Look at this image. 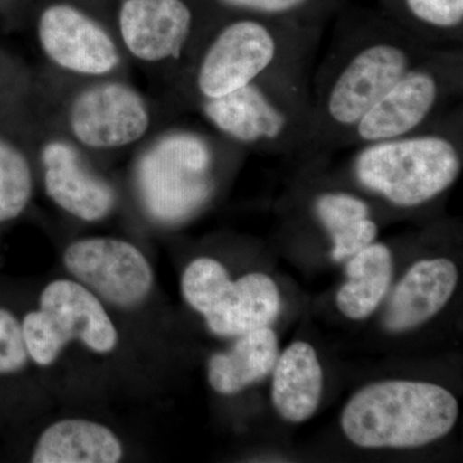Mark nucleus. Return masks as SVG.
Masks as SVG:
<instances>
[{
	"label": "nucleus",
	"instance_id": "1",
	"mask_svg": "<svg viewBox=\"0 0 463 463\" xmlns=\"http://www.w3.org/2000/svg\"><path fill=\"white\" fill-rule=\"evenodd\" d=\"M440 50L402 26L355 30L331 42L310 78L316 154L343 148L374 103Z\"/></svg>",
	"mask_w": 463,
	"mask_h": 463
},
{
	"label": "nucleus",
	"instance_id": "2",
	"mask_svg": "<svg viewBox=\"0 0 463 463\" xmlns=\"http://www.w3.org/2000/svg\"><path fill=\"white\" fill-rule=\"evenodd\" d=\"M319 30L250 14L219 27L192 57L194 103L221 99L268 78L313 71Z\"/></svg>",
	"mask_w": 463,
	"mask_h": 463
},
{
	"label": "nucleus",
	"instance_id": "3",
	"mask_svg": "<svg viewBox=\"0 0 463 463\" xmlns=\"http://www.w3.org/2000/svg\"><path fill=\"white\" fill-rule=\"evenodd\" d=\"M462 108L423 132L354 147L350 170L364 190L401 209L438 199L461 175Z\"/></svg>",
	"mask_w": 463,
	"mask_h": 463
},
{
	"label": "nucleus",
	"instance_id": "4",
	"mask_svg": "<svg viewBox=\"0 0 463 463\" xmlns=\"http://www.w3.org/2000/svg\"><path fill=\"white\" fill-rule=\"evenodd\" d=\"M313 71L268 76L221 97L196 102L201 115L237 147L316 156Z\"/></svg>",
	"mask_w": 463,
	"mask_h": 463
},
{
	"label": "nucleus",
	"instance_id": "5",
	"mask_svg": "<svg viewBox=\"0 0 463 463\" xmlns=\"http://www.w3.org/2000/svg\"><path fill=\"white\" fill-rule=\"evenodd\" d=\"M458 417L448 390L417 381H383L359 390L341 414V428L364 448H416L443 438Z\"/></svg>",
	"mask_w": 463,
	"mask_h": 463
},
{
	"label": "nucleus",
	"instance_id": "6",
	"mask_svg": "<svg viewBox=\"0 0 463 463\" xmlns=\"http://www.w3.org/2000/svg\"><path fill=\"white\" fill-rule=\"evenodd\" d=\"M463 47L435 52L407 72L359 120L343 148L430 129L462 108Z\"/></svg>",
	"mask_w": 463,
	"mask_h": 463
},
{
	"label": "nucleus",
	"instance_id": "7",
	"mask_svg": "<svg viewBox=\"0 0 463 463\" xmlns=\"http://www.w3.org/2000/svg\"><path fill=\"white\" fill-rule=\"evenodd\" d=\"M21 328L29 358L41 367L56 364L71 341L102 355L114 352L118 344L103 301L75 279L48 283L39 309L26 315Z\"/></svg>",
	"mask_w": 463,
	"mask_h": 463
},
{
	"label": "nucleus",
	"instance_id": "8",
	"mask_svg": "<svg viewBox=\"0 0 463 463\" xmlns=\"http://www.w3.org/2000/svg\"><path fill=\"white\" fill-rule=\"evenodd\" d=\"M185 301L222 337H239L268 327L281 307L279 288L267 274L250 273L232 281L227 269L212 258L194 259L182 277Z\"/></svg>",
	"mask_w": 463,
	"mask_h": 463
},
{
	"label": "nucleus",
	"instance_id": "9",
	"mask_svg": "<svg viewBox=\"0 0 463 463\" xmlns=\"http://www.w3.org/2000/svg\"><path fill=\"white\" fill-rule=\"evenodd\" d=\"M209 148L199 137L174 133L158 139L137 169L149 214L170 223L196 212L209 197Z\"/></svg>",
	"mask_w": 463,
	"mask_h": 463
},
{
	"label": "nucleus",
	"instance_id": "10",
	"mask_svg": "<svg viewBox=\"0 0 463 463\" xmlns=\"http://www.w3.org/2000/svg\"><path fill=\"white\" fill-rule=\"evenodd\" d=\"M63 264L75 281L118 307L138 306L154 286V270L141 250L115 237L74 241L63 252Z\"/></svg>",
	"mask_w": 463,
	"mask_h": 463
},
{
	"label": "nucleus",
	"instance_id": "11",
	"mask_svg": "<svg viewBox=\"0 0 463 463\" xmlns=\"http://www.w3.org/2000/svg\"><path fill=\"white\" fill-rule=\"evenodd\" d=\"M67 127L79 145L118 149L141 141L151 127L147 100L130 85L100 81L84 88L70 102Z\"/></svg>",
	"mask_w": 463,
	"mask_h": 463
},
{
	"label": "nucleus",
	"instance_id": "12",
	"mask_svg": "<svg viewBox=\"0 0 463 463\" xmlns=\"http://www.w3.org/2000/svg\"><path fill=\"white\" fill-rule=\"evenodd\" d=\"M38 41L48 61L69 74L97 78L112 74L121 63L112 36L70 5H53L42 12Z\"/></svg>",
	"mask_w": 463,
	"mask_h": 463
},
{
	"label": "nucleus",
	"instance_id": "13",
	"mask_svg": "<svg viewBox=\"0 0 463 463\" xmlns=\"http://www.w3.org/2000/svg\"><path fill=\"white\" fill-rule=\"evenodd\" d=\"M121 43L136 60L166 65L196 53L194 18L184 0H124L118 12Z\"/></svg>",
	"mask_w": 463,
	"mask_h": 463
},
{
	"label": "nucleus",
	"instance_id": "14",
	"mask_svg": "<svg viewBox=\"0 0 463 463\" xmlns=\"http://www.w3.org/2000/svg\"><path fill=\"white\" fill-rule=\"evenodd\" d=\"M41 163L48 197L67 214L96 223L114 210V190L85 165L71 143L58 138L45 142Z\"/></svg>",
	"mask_w": 463,
	"mask_h": 463
},
{
	"label": "nucleus",
	"instance_id": "15",
	"mask_svg": "<svg viewBox=\"0 0 463 463\" xmlns=\"http://www.w3.org/2000/svg\"><path fill=\"white\" fill-rule=\"evenodd\" d=\"M457 281L456 265L448 259H428L412 265L392 292L383 318L385 327L403 332L429 321L446 306Z\"/></svg>",
	"mask_w": 463,
	"mask_h": 463
},
{
	"label": "nucleus",
	"instance_id": "16",
	"mask_svg": "<svg viewBox=\"0 0 463 463\" xmlns=\"http://www.w3.org/2000/svg\"><path fill=\"white\" fill-rule=\"evenodd\" d=\"M124 448L108 426L84 419H65L42 432L32 456L33 463L120 462Z\"/></svg>",
	"mask_w": 463,
	"mask_h": 463
},
{
	"label": "nucleus",
	"instance_id": "17",
	"mask_svg": "<svg viewBox=\"0 0 463 463\" xmlns=\"http://www.w3.org/2000/svg\"><path fill=\"white\" fill-rule=\"evenodd\" d=\"M272 402L282 419L304 422L315 414L321 401L323 374L312 345L291 344L274 365Z\"/></svg>",
	"mask_w": 463,
	"mask_h": 463
},
{
	"label": "nucleus",
	"instance_id": "18",
	"mask_svg": "<svg viewBox=\"0 0 463 463\" xmlns=\"http://www.w3.org/2000/svg\"><path fill=\"white\" fill-rule=\"evenodd\" d=\"M277 359L279 340L268 326L241 335L227 352L213 355L207 377L219 394H237L272 373Z\"/></svg>",
	"mask_w": 463,
	"mask_h": 463
},
{
	"label": "nucleus",
	"instance_id": "19",
	"mask_svg": "<svg viewBox=\"0 0 463 463\" xmlns=\"http://www.w3.org/2000/svg\"><path fill=\"white\" fill-rule=\"evenodd\" d=\"M316 218L330 234L332 259L343 261L374 242L376 222L371 219L370 205L345 191L319 194L313 203Z\"/></svg>",
	"mask_w": 463,
	"mask_h": 463
},
{
	"label": "nucleus",
	"instance_id": "20",
	"mask_svg": "<svg viewBox=\"0 0 463 463\" xmlns=\"http://www.w3.org/2000/svg\"><path fill=\"white\" fill-rule=\"evenodd\" d=\"M392 277V257L388 246L373 242L346 264V282L337 292L340 312L350 319L373 315L388 292Z\"/></svg>",
	"mask_w": 463,
	"mask_h": 463
},
{
	"label": "nucleus",
	"instance_id": "21",
	"mask_svg": "<svg viewBox=\"0 0 463 463\" xmlns=\"http://www.w3.org/2000/svg\"><path fill=\"white\" fill-rule=\"evenodd\" d=\"M405 30L439 48L463 47V0H403Z\"/></svg>",
	"mask_w": 463,
	"mask_h": 463
},
{
	"label": "nucleus",
	"instance_id": "22",
	"mask_svg": "<svg viewBox=\"0 0 463 463\" xmlns=\"http://www.w3.org/2000/svg\"><path fill=\"white\" fill-rule=\"evenodd\" d=\"M33 194V173L20 149L0 139V222L17 218Z\"/></svg>",
	"mask_w": 463,
	"mask_h": 463
},
{
	"label": "nucleus",
	"instance_id": "23",
	"mask_svg": "<svg viewBox=\"0 0 463 463\" xmlns=\"http://www.w3.org/2000/svg\"><path fill=\"white\" fill-rule=\"evenodd\" d=\"M27 359L21 323L7 310L0 309V373L23 370Z\"/></svg>",
	"mask_w": 463,
	"mask_h": 463
},
{
	"label": "nucleus",
	"instance_id": "24",
	"mask_svg": "<svg viewBox=\"0 0 463 463\" xmlns=\"http://www.w3.org/2000/svg\"><path fill=\"white\" fill-rule=\"evenodd\" d=\"M219 2L223 3L227 7L248 12L255 16L282 21L281 18L292 16L309 5L312 0H219Z\"/></svg>",
	"mask_w": 463,
	"mask_h": 463
}]
</instances>
